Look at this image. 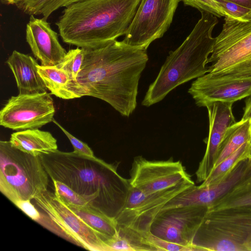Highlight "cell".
I'll return each instance as SVG.
<instances>
[{
    "label": "cell",
    "mask_w": 251,
    "mask_h": 251,
    "mask_svg": "<svg viewBox=\"0 0 251 251\" xmlns=\"http://www.w3.org/2000/svg\"><path fill=\"white\" fill-rule=\"evenodd\" d=\"M39 156L51 180L67 185L89 207L115 219L123 209L131 186L118 173V164L59 150Z\"/></svg>",
    "instance_id": "cell-2"
},
{
    "label": "cell",
    "mask_w": 251,
    "mask_h": 251,
    "mask_svg": "<svg viewBox=\"0 0 251 251\" xmlns=\"http://www.w3.org/2000/svg\"><path fill=\"white\" fill-rule=\"evenodd\" d=\"M52 122L60 128V129L68 137L73 147L74 152L77 154L91 158H97V157L95 156L93 151L87 144L83 142L82 141L74 136L54 119L53 120Z\"/></svg>",
    "instance_id": "cell-30"
},
{
    "label": "cell",
    "mask_w": 251,
    "mask_h": 251,
    "mask_svg": "<svg viewBox=\"0 0 251 251\" xmlns=\"http://www.w3.org/2000/svg\"><path fill=\"white\" fill-rule=\"evenodd\" d=\"M6 63L14 75L20 94L47 92L37 70L38 62L33 57L15 50Z\"/></svg>",
    "instance_id": "cell-17"
},
{
    "label": "cell",
    "mask_w": 251,
    "mask_h": 251,
    "mask_svg": "<svg viewBox=\"0 0 251 251\" xmlns=\"http://www.w3.org/2000/svg\"><path fill=\"white\" fill-rule=\"evenodd\" d=\"M49 177L40 156L13 147L9 141H0V191L12 203L31 201L48 190Z\"/></svg>",
    "instance_id": "cell-5"
},
{
    "label": "cell",
    "mask_w": 251,
    "mask_h": 251,
    "mask_svg": "<svg viewBox=\"0 0 251 251\" xmlns=\"http://www.w3.org/2000/svg\"><path fill=\"white\" fill-rule=\"evenodd\" d=\"M141 0H81L66 7L55 23L66 44L85 49L125 35Z\"/></svg>",
    "instance_id": "cell-3"
},
{
    "label": "cell",
    "mask_w": 251,
    "mask_h": 251,
    "mask_svg": "<svg viewBox=\"0 0 251 251\" xmlns=\"http://www.w3.org/2000/svg\"><path fill=\"white\" fill-rule=\"evenodd\" d=\"M251 146V141L243 144L235 152L213 169L199 187L203 188L209 186L223 178L236 163L250 151Z\"/></svg>",
    "instance_id": "cell-23"
},
{
    "label": "cell",
    "mask_w": 251,
    "mask_h": 251,
    "mask_svg": "<svg viewBox=\"0 0 251 251\" xmlns=\"http://www.w3.org/2000/svg\"><path fill=\"white\" fill-rule=\"evenodd\" d=\"M251 152L242 157L221 179L207 187L195 185L169 201L162 210L184 206H208L225 195L251 173Z\"/></svg>",
    "instance_id": "cell-14"
},
{
    "label": "cell",
    "mask_w": 251,
    "mask_h": 251,
    "mask_svg": "<svg viewBox=\"0 0 251 251\" xmlns=\"http://www.w3.org/2000/svg\"><path fill=\"white\" fill-rule=\"evenodd\" d=\"M185 5L190 6L200 12H209L218 17H228L216 0H180Z\"/></svg>",
    "instance_id": "cell-28"
},
{
    "label": "cell",
    "mask_w": 251,
    "mask_h": 251,
    "mask_svg": "<svg viewBox=\"0 0 251 251\" xmlns=\"http://www.w3.org/2000/svg\"><path fill=\"white\" fill-rule=\"evenodd\" d=\"M194 185L193 181L185 182L154 193L131 187L126 204L116 218L118 230L129 231L148 242L152 225L164 206Z\"/></svg>",
    "instance_id": "cell-8"
},
{
    "label": "cell",
    "mask_w": 251,
    "mask_h": 251,
    "mask_svg": "<svg viewBox=\"0 0 251 251\" xmlns=\"http://www.w3.org/2000/svg\"><path fill=\"white\" fill-rule=\"evenodd\" d=\"M36 207L50 220L49 230L86 250L108 251L109 239L89 226L54 192L48 190L33 199Z\"/></svg>",
    "instance_id": "cell-7"
},
{
    "label": "cell",
    "mask_w": 251,
    "mask_h": 251,
    "mask_svg": "<svg viewBox=\"0 0 251 251\" xmlns=\"http://www.w3.org/2000/svg\"><path fill=\"white\" fill-rule=\"evenodd\" d=\"M1 2L5 4L8 5H18L19 4L23 3L28 0H0Z\"/></svg>",
    "instance_id": "cell-35"
},
{
    "label": "cell",
    "mask_w": 251,
    "mask_h": 251,
    "mask_svg": "<svg viewBox=\"0 0 251 251\" xmlns=\"http://www.w3.org/2000/svg\"><path fill=\"white\" fill-rule=\"evenodd\" d=\"M148 241L153 251H196V250L192 247L165 240L153 234L151 232L148 235Z\"/></svg>",
    "instance_id": "cell-27"
},
{
    "label": "cell",
    "mask_w": 251,
    "mask_h": 251,
    "mask_svg": "<svg viewBox=\"0 0 251 251\" xmlns=\"http://www.w3.org/2000/svg\"><path fill=\"white\" fill-rule=\"evenodd\" d=\"M251 9V0H225Z\"/></svg>",
    "instance_id": "cell-34"
},
{
    "label": "cell",
    "mask_w": 251,
    "mask_h": 251,
    "mask_svg": "<svg viewBox=\"0 0 251 251\" xmlns=\"http://www.w3.org/2000/svg\"><path fill=\"white\" fill-rule=\"evenodd\" d=\"M244 180V179H243ZM207 207V212L251 206V176Z\"/></svg>",
    "instance_id": "cell-22"
},
{
    "label": "cell",
    "mask_w": 251,
    "mask_h": 251,
    "mask_svg": "<svg viewBox=\"0 0 251 251\" xmlns=\"http://www.w3.org/2000/svg\"><path fill=\"white\" fill-rule=\"evenodd\" d=\"M212 74L251 75V19L226 17L206 62Z\"/></svg>",
    "instance_id": "cell-6"
},
{
    "label": "cell",
    "mask_w": 251,
    "mask_h": 251,
    "mask_svg": "<svg viewBox=\"0 0 251 251\" xmlns=\"http://www.w3.org/2000/svg\"><path fill=\"white\" fill-rule=\"evenodd\" d=\"M41 78L50 94L64 100L87 96V91L64 70L54 66L37 65Z\"/></svg>",
    "instance_id": "cell-18"
},
{
    "label": "cell",
    "mask_w": 251,
    "mask_h": 251,
    "mask_svg": "<svg viewBox=\"0 0 251 251\" xmlns=\"http://www.w3.org/2000/svg\"><path fill=\"white\" fill-rule=\"evenodd\" d=\"M250 141L251 118L241 119L240 121L236 122L226 130L219 146L217 157L212 170L235 152L243 144Z\"/></svg>",
    "instance_id": "cell-20"
},
{
    "label": "cell",
    "mask_w": 251,
    "mask_h": 251,
    "mask_svg": "<svg viewBox=\"0 0 251 251\" xmlns=\"http://www.w3.org/2000/svg\"><path fill=\"white\" fill-rule=\"evenodd\" d=\"M232 103L215 101L207 104L209 133L204 141L207 145L205 154L196 173L197 180L203 181L212 169L219 146L228 128L236 121L232 112Z\"/></svg>",
    "instance_id": "cell-15"
},
{
    "label": "cell",
    "mask_w": 251,
    "mask_h": 251,
    "mask_svg": "<svg viewBox=\"0 0 251 251\" xmlns=\"http://www.w3.org/2000/svg\"><path fill=\"white\" fill-rule=\"evenodd\" d=\"M180 0H141L122 41L147 50L169 28Z\"/></svg>",
    "instance_id": "cell-9"
},
{
    "label": "cell",
    "mask_w": 251,
    "mask_h": 251,
    "mask_svg": "<svg viewBox=\"0 0 251 251\" xmlns=\"http://www.w3.org/2000/svg\"><path fill=\"white\" fill-rule=\"evenodd\" d=\"M25 39L33 55L43 66H56L67 52L59 41L58 33L43 18L30 16L26 25Z\"/></svg>",
    "instance_id": "cell-16"
},
{
    "label": "cell",
    "mask_w": 251,
    "mask_h": 251,
    "mask_svg": "<svg viewBox=\"0 0 251 251\" xmlns=\"http://www.w3.org/2000/svg\"><path fill=\"white\" fill-rule=\"evenodd\" d=\"M207 210L206 206L179 207L161 211L153 222L151 232L162 239L197 249L195 236Z\"/></svg>",
    "instance_id": "cell-13"
},
{
    "label": "cell",
    "mask_w": 251,
    "mask_h": 251,
    "mask_svg": "<svg viewBox=\"0 0 251 251\" xmlns=\"http://www.w3.org/2000/svg\"><path fill=\"white\" fill-rule=\"evenodd\" d=\"M54 192L66 203L89 207L86 200L63 183L52 180Z\"/></svg>",
    "instance_id": "cell-26"
},
{
    "label": "cell",
    "mask_w": 251,
    "mask_h": 251,
    "mask_svg": "<svg viewBox=\"0 0 251 251\" xmlns=\"http://www.w3.org/2000/svg\"><path fill=\"white\" fill-rule=\"evenodd\" d=\"M70 2V0H28L17 7L30 16L42 15L47 20L53 12L66 7Z\"/></svg>",
    "instance_id": "cell-24"
},
{
    "label": "cell",
    "mask_w": 251,
    "mask_h": 251,
    "mask_svg": "<svg viewBox=\"0 0 251 251\" xmlns=\"http://www.w3.org/2000/svg\"><path fill=\"white\" fill-rule=\"evenodd\" d=\"M188 93L199 107L215 101L233 103L251 94V75L207 73L192 83Z\"/></svg>",
    "instance_id": "cell-12"
},
{
    "label": "cell",
    "mask_w": 251,
    "mask_h": 251,
    "mask_svg": "<svg viewBox=\"0 0 251 251\" xmlns=\"http://www.w3.org/2000/svg\"><path fill=\"white\" fill-rule=\"evenodd\" d=\"M251 118V94L248 96L245 101L244 113L242 119Z\"/></svg>",
    "instance_id": "cell-33"
},
{
    "label": "cell",
    "mask_w": 251,
    "mask_h": 251,
    "mask_svg": "<svg viewBox=\"0 0 251 251\" xmlns=\"http://www.w3.org/2000/svg\"><path fill=\"white\" fill-rule=\"evenodd\" d=\"M66 204L89 226L107 237L109 240L119 235L115 218L108 216L88 206Z\"/></svg>",
    "instance_id": "cell-21"
},
{
    "label": "cell",
    "mask_w": 251,
    "mask_h": 251,
    "mask_svg": "<svg viewBox=\"0 0 251 251\" xmlns=\"http://www.w3.org/2000/svg\"><path fill=\"white\" fill-rule=\"evenodd\" d=\"M129 175L130 186L147 193L157 192L193 182L182 163L172 158L164 161H152L136 156Z\"/></svg>",
    "instance_id": "cell-11"
},
{
    "label": "cell",
    "mask_w": 251,
    "mask_h": 251,
    "mask_svg": "<svg viewBox=\"0 0 251 251\" xmlns=\"http://www.w3.org/2000/svg\"><path fill=\"white\" fill-rule=\"evenodd\" d=\"M202 251H243L242 247L235 242L223 238L212 241L202 247Z\"/></svg>",
    "instance_id": "cell-31"
},
{
    "label": "cell",
    "mask_w": 251,
    "mask_h": 251,
    "mask_svg": "<svg viewBox=\"0 0 251 251\" xmlns=\"http://www.w3.org/2000/svg\"><path fill=\"white\" fill-rule=\"evenodd\" d=\"M228 17L240 21L251 19V9L225 0H216Z\"/></svg>",
    "instance_id": "cell-29"
},
{
    "label": "cell",
    "mask_w": 251,
    "mask_h": 251,
    "mask_svg": "<svg viewBox=\"0 0 251 251\" xmlns=\"http://www.w3.org/2000/svg\"><path fill=\"white\" fill-rule=\"evenodd\" d=\"M201 13V18L190 34L176 50L169 52L157 77L149 86L142 105H152L176 87L208 73L206 62L216 41L212 32L218 21L210 13Z\"/></svg>",
    "instance_id": "cell-4"
},
{
    "label": "cell",
    "mask_w": 251,
    "mask_h": 251,
    "mask_svg": "<svg viewBox=\"0 0 251 251\" xmlns=\"http://www.w3.org/2000/svg\"><path fill=\"white\" fill-rule=\"evenodd\" d=\"M84 49L77 82L88 96L102 100L122 116L129 117L137 106L139 80L149 60L147 50L117 40Z\"/></svg>",
    "instance_id": "cell-1"
},
{
    "label": "cell",
    "mask_w": 251,
    "mask_h": 251,
    "mask_svg": "<svg viewBox=\"0 0 251 251\" xmlns=\"http://www.w3.org/2000/svg\"><path fill=\"white\" fill-rule=\"evenodd\" d=\"M55 111L47 92L11 97L0 111V125L14 130L39 128L52 122Z\"/></svg>",
    "instance_id": "cell-10"
},
{
    "label": "cell",
    "mask_w": 251,
    "mask_h": 251,
    "mask_svg": "<svg viewBox=\"0 0 251 251\" xmlns=\"http://www.w3.org/2000/svg\"><path fill=\"white\" fill-rule=\"evenodd\" d=\"M14 204L32 220L37 222L40 219L41 212L30 200L19 201Z\"/></svg>",
    "instance_id": "cell-32"
},
{
    "label": "cell",
    "mask_w": 251,
    "mask_h": 251,
    "mask_svg": "<svg viewBox=\"0 0 251 251\" xmlns=\"http://www.w3.org/2000/svg\"><path fill=\"white\" fill-rule=\"evenodd\" d=\"M84 55V49L77 47L69 50L63 60L56 66L66 71L71 78L76 80L81 69Z\"/></svg>",
    "instance_id": "cell-25"
},
{
    "label": "cell",
    "mask_w": 251,
    "mask_h": 251,
    "mask_svg": "<svg viewBox=\"0 0 251 251\" xmlns=\"http://www.w3.org/2000/svg\"><path fill=\"white\" fill-rule=\"evenodd\" d=\"M9 142L13 147L35 156L58 150L56 139L50 132L39 128L14 132L11 135Z\"/></svg>",
    "instance_id": "cell-19"
},
{
    "label": "cell",
    "mask_w": 251,
    "mask_h": 251,
    "mask_svg": "<svg viewBox=\"0 0 251 251\" xmlns=\"http://www.w3.org/2000/svg\"><path fill=\"white\" fill-rule=\"evenodd\" d=\"M79 0H70V2L69 4L73 3L74 2H75V1H79Z\"/></svg>",
    "instance_id": "cell-36"
}]
</instances>
